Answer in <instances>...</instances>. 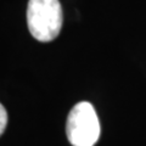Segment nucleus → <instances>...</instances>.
Instances as JSON below:
<instances>
[{"label":"nucleus","instance_id":"f03ea898","mask_svg":"<svg viewBox=\"0 0 146 146\" xmlns=\"http://www.w3.org/2000/svg\"><path fill=\"white\" fill-rule=\"evenodd\" d=\"M101 133L100 121L94 106L88 101L78 102L68 113L67 139L72 146H94Z\"/></svg>","mask_w":146,"mask_h":146},{"label":"nucleus","instance_id":"7ed1b4c3","mask_svg":"<svg viewBox=\"0 0 146 146\" xmlns=\"http://www.w3.org/2000/svg\"><path fill=\"white\" fill-rule=\"evenodd\" d=\"M6 124H7V112L5 107L0 104V135L5 131Z\"/></svg>","mask_w":146,"mask_h":146},{"label":"nucleus","instance_id":"f257e3e1","mask_svg":"<svg viewBox=\"0 0 146 146\" xmlns=\"http://www.w3.org/2000/svg\"><path fill=\"white\" fill-rule=\"evenodd\" d=\"M63 23L62 6L58 0H29L27 25L34 39L48 43L56 39Z\"/></svg>","mask_w":146,"mask_h":146}]
</instances>
